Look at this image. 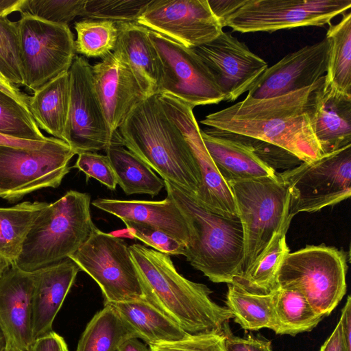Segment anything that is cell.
Returning <instances> with one entry per match:
<instances>
[{
  "label": "cell",
  "instance_id": "1",
  "mask_svg": "<svg viewBox=\"0 0 351 351\" xmlns=\"http://www.w3.org/2000/svg\"><path fill=\"white\" fill-rule=\"evenodd\" d=\"M325 75L310 86L279 96L264 99L246 96L208 114L200 122L208 128L270 143L302 162L314 160L324 155L314 132V116Z\"/></svg>",
  "mask_w": 351,
  "mask_h": 351
},
{
  "label": "cell",
  "instance_id": "2",
  "mask_svg": "<svg viewBox=\"0 0 351 351\" xmlns=\"http://www.w3.org/2000/svg\"><path fill=\"white\" fill-rule=\"evenodd\" d=\"M145 300L189 334L221 331L233 318L210 298L205 285L186 279L171 257L141 244L129 245Z\"/></svg>",
  "mask_w": 351,
  "mask_h": 351
},
{
  "label": "cell",
  "instance_id": "3",
  "mask_svg": "<svg viewBox=\"0 0 351 351\" xmlns=\"http://www.w3.org/2000/svg\"><path fill=\"white\" fill-rule=\"evenodd\" d=\"M122 144L163 180L195 195L201 176L182 135L166 114L158 94L145 98L117 130Z\"/></svg>",
  "mask_w": 351,
  "mask_h": 351
},
{
  "label": "cell",
  "instance_id": "4",
  "mask_svg": "<svg viewBox=\"0 0 351 351\" xmlns=\"http://www.w3.org/2000/svg\"><path fill=\"white\" fill-rule=\"evenodd\" d=\"M167 196L178 207L189 232L184 256L210 281L231 284L241 271L243 235L239 218H228L201 206L189 193L164 180Z\"/></svg>",
  "mask_w": 351,
  "mask_h": 351
},
{
  "label": "cell",
  "instance_id": "5",
  "mask_svg": "<svg viewBox=\"0 0 351 351\" xmlns=\"http://www.w3.org/2000/svg\"><path fill=\"white\" fill-rule=\"evenodd\" d=\"M90 203L89 194L70 190L49 204L28 232L13 265L30 272L75 253L95 226Z\"/></svg>",
  "mask_w": 351,
  "mask_h": 351
},
{
  "label": "cell",
  "instance_id": "6",
  "mask_svg": "<svg viewBox=\"0 0 351 351\" xmlns=\"http://www.w3.org/2000/svg\"><path fill=\"white\" fill-rule=\"evenodd\" d=\"M228 184L243 229L241 276L266 252L277 234L285 227H289V196L278 173L273 178Z\"/></svg>",
  "mask_w": 351,
  "mask_h": 351
},
{
  "label": "cell",
  "instance_id": "7",
  "mask_svg": "<svg viewBox=\"0 0 351 351\" xmlns=\"http://www.w3.org/2000/svg\"><path fill=\"white\" fill-rule=\"evenodd\" d=\"M347 255L336 247L306 245L289 253L278 271L279 288L301 293L326 317L346 293Z\"/></svg>",
  "mask_w": 351,
  "mask_h": 351
},
{
  "label": "cell",
  "instance_id": "8",
  "mask_svg": "<svg viewBox=\"0 0 351 351\" xmlns=\"http://www.w3.org/2000/svg\"><path fill=\"white\" fill-rule=\"evenodd\" d=\"M289 196V217L335 205L351 195V145L278 173Z\"/></svg>",
  "mask_w": 351,
  "mask_h": 351
},
{
  "label": "cell",
  "instance_id": "9",
  "mask_svg": "<svg viewBox=\"0 0 351 351\" xmlns=\"http://www.w3.org/2000/svg\"><path fill=\"white\" fill-rule=\"evenodd\" d=\"M100 287L104 304L144 299L140 277L128 243L96 226L69 257Z\"/></svg>",
  "mask_w": 351,
  "mask_h": 351
},
{
  "label": "cell",
  "instance_id": "10",
  "mask_svg": "<svg viewBox=\"0 0 351 351\" xmlns=\"http://www.w3.org/2000/svg\"><path fill=\"white\" fill-rule=\"evenodd\" d=\"M75 154L58 138L43 149L0 145V197L13 203L38 190L58 187Z\"/></svg>",
  "mask_w": 351,
  "mask_h": 351
},
{
  "label": "cell",
  "instance_id": "11",
  "mask_svg": "<svg viewBox=\"0 0 351 351\" xmlns=\"http://www.w3.org/2000/svg\"><path fill=\"white\" fill-rule=\"evenodd\" d=\"M17 21L24 86L35 92L59 74L69 71L75 56L68 25L51 23L27 14Z\"/></svg>",
  "mask_w": 351,
  "mask_h": 351
},
{
  "label": "cell",
  "instance_id": "12",
  "mask_svg": "<svg viewBox=\"0 0 351 351\" xmlns=\"http://www.w3.org/2000/svg\"><path fill=\"white\" fill-rule=\"evenodd\" d=\"M351 8V0H241L221 22L241 33L331 24Z\"/></svg>",
  "mask_w": 351,
  "mask_h": 351
},
{
  "label": "cell",
  "instance_id": "13",
  "mask_svg": "<svg viewBox=\"0 0 351 351\" xmlns=\"http://www.w3.org/2000/svg\"><path fill=\"white\" fill-rule=\"evenodd\" d=\"M148 34L161 64L158 94L171 95L193 108L223 101L213 75L192 48L149 29Z\"/></svg>",
  "mask_w": 351,
  "mask_h": 351
},
{
  "label": "cell",
  "instance_id": "14",
  "mask_svg": "<svg viewBox=\"0 0 351 351\" xmlns=\"http://www.w3.org/2000/svg\"><path fill=\"white\" fill-rule=\"evenodd\" d=\"M69 73L70 106L64 141L77 155L123 145L119 134L110 132L94 89L88 61L75 55Z\"/></svg>",
  "mask_w": 351,
  "mask_h": 351
},
{
  "label": "cell",
  "instance_id": "15",
  "mask_svg": "<svg viewBox=\"0 0 351 351\" xmlns=\"http://www.w3.org/2000/svg\"><path fill=\"white\" fill-rule=\"evenodd\" d=\"M168 117L185 140L197 165L201 183L193 195L205 209L228 218H239L234 197L228 184L223 180L203 141L201 130L193 108L186 102L166 93L158 94Z\"/></svg>",
  "mask_w": 351,
  "mask_h": 351
},
{
  "label": "cell",
  "instance_id": "16",
  "mask_svg": "<svg viewBox=\"0 0 351 351\" xmlns=\"http://www.w3.org/2000/svg\"><path fill=\"white\" fill-rule=\"evenodd\" d=\"M136 23L187 48L206 44L223 31L208 0H152Z\"/></svg>",
  "mask_w": 351,
  "mask_h": 351
},
{
  "label": "cell",
  "instance_id": "17",
  "mask_svg": "<svg viewBox=\"0 0 351 351\" xmlns=\"http://www.w3.org/2000/svg\"><path fill=\"white\" fill-rule=\"evenodd\" d=\"M192 49L213 75L227 102L248 92L268 67L230 32L222 31L213 40Z\"/></svg>",
  "mask_w": 351,
  "mask_h": 351
},
{
  "label": "cell",
  "instance_id": "18",
  "mask_svg": "<svg viewBox=\"0 0 351 351\" xmlns=\"http://www.w3.org/2000/svg\"><path fill=\"white\" fill-rule=\"evenodd\" d=\"M330 47V39L326 36L287 54L267 67L247 96L269 98L313 85L326 73Z\"/></svg>",
  "mask_w": 351,
  "mask_h": 351
},
{
  "label": "cell",
  "instance_id": "19",
  "mask_svg": "<svg viewBox=\"0 0 351 351\" xmlns=\"http://www.w3.org/2000/svg\"><path fill=\"white\" fill-rule=\"evenodd\" d=\"M94 89L110 132L117 130L145 95L128 65L113 51L92 66Z\"/></svg>",
  "mask_w": 351,
  "mask_h": 351
},
{
  "label": "cell",
  "instance_id": "20",
  "mask_svg": "<svg viewBox=\"0 0 351 351\" xmlns=\"http://www.w3.org/2000/svg\"><path fill=\"white\" fill-rule=\"evenodd\" d=\"M34 271L11 265L0 276V328L5 337L27 351L34 341L32 330Z\"/></svg>",
  "mask_w": 351,
  "mask_h": 351
},
{
  "label": "cell",
  "instance_id": "21",
  "mask_svg": "<svg viewBox=\"0 0 351 351\" xmlns=\"http://www.w3.org/2000/svg\"><path fill=\"white\" fill-rule=\"evenodd\" d=\"M80 269L75 263L66 258L34 271L32 330L34 340L53 330L55 317Z\"/></svg>",
  "mask_w": 351,
  "mask_h": 351
},
{
  "label": "cell",
  "instance_id": "22",
  "mask_svg": "<svg viewBox=\"0 0 351 351\" xmlns=\"http://www.w3.org/2000/svg\"><path fill=\"white\" fill-rule=\"evenodd\" d=\"M95 207L123 221L143 223L158 228L184 244L189 241L186 221L175 202L168 196L160 201L121 200L98 198Z\"/></svg>",
  "mask_w": 351,
  "mask_h": 351
},
{
  "label": "cell",
  "instance_id": "23",
  "mask_svg": "<svg viewBox=\"0 0 351 351\" xmlns=\"http://www.w3.org/2000/svg\"><path fill=\"white\" fill-rule=\"evenodd\" d=\"M118 37L113 52L130 69L145 97L158 93L160 60L149 29L137 23L118 22Z\"/></svg>",
  "mask_w": 351,
  "mask_h": 351
},
{
  "label": "cell",
  "instance_id": "24",
  "mask_svg": "<svg viewBox=\"0 0 351 351\" xmlns=\"http://www.w3.org/2000/svg\"><path fill=\"white\" fill-rule=\"evenodd\" d=\"M204 145L219 172L228 183L273 178L278 172L261 160L248 147L222 130H201Z\"/></svg>",
  "mask_w": 351,
  "mask_h": 351
},
{
  "label": "cell",
  "instance_id": "25",
  "mask_svg": "<svg viewBox=\"0 0 351 351\" xmlns=\"http://www.w3.org/2000/svg\"><path fill=\"white\" fill-rule=\"evenodd\" d=\"M314 132L323 154L351 145V95L324 83L317 100Z\"/></svg>",
  "mask_w": 351,
  "mask_h": 351
},
{
  "label": "cell",
  "instance_id": "26",
  "mask_svg": "<svg viewBox=\"0 0 351 351\" xmlns=\"http://www.w3.org/2000/svg\"><path fill=\"white\" fill-rule=\"evenodd\" d=\"M69 106V71L51 79L29 97V111L39 128L64 141Z\"/></svg>",
  "mask_w": 351,
  "mask_h": 351
},
{
  "label": "cell",
  "instance_id": "27",
  "mask_svg": "<svg viewBox=\"0 0 351 351\" xmlns=\"http://www.w3.org/2000/svg\"><path fill=\"white\" fill-rule=\"evenodd\" d=\"M149 346L173 342L187 334L180 326L144 299L110 303Z\"/></svg>",
  "mask_w": 351,
  "mask_h": 351
},
{
  "label": "cell",
  "instance_id": "28",
  "mask_svg": "<svg viewBox=\"0 0 351 351\" xmlns=\"http://www.w3.org/2000/svg\"><path fill=\"white\" fill-rule=\"evenodd\" d=\"M131 338H138L136 331L110 304H104L87 324L75 351H119Z\"/></svg>",
  "mask_w": 351,
  "mask_h": 351
},
{
  "label": "cell",
  "instance_id": "29",
  "mask_svg": "<svg viewBox=\"0 0 351 351\" xmlns=\"http://www.w3.org/2000/svg\"><path fill=\"white\" fill-rule=\"evenodd\" d=\"M105 152L117 184L126 195L147 194L154 197L165 187L164 180L124 146L112 145Z\"/></svg>",
  "mask_w": 351,
  "mask_h": 351
},
{
  "label": "cell",
  "instance_id": "30",
  "mask_svg": "<svg viewBox=\"0 0 351 351\" xmlns=\"http://www.w3.org/2000/svg\"><path fill=\"white\" fill-rule=\"evenodd\" d=\"M276 291L258 295L249 293L235 285L228 284L226 308L232 314L234 322L243 329L269 328L276 332L278 328L275 310Z\"/></svg>",
  "mask_w": 351,
  "mask_h": 351
},
{
  "label": "cell",
  "instance_id": "31",
  "mask_svg": "<svg viewBox=\"0 0 351 351\" xmlns=\"http://www.w3.org/2000/svg\"><path fill=\"white\" fill-rule=\"evenodd\" d=\"M45 202H23L0 207V256L14 265L32 226L48 206Z\"/></svg>",
  "mask_w": 351,
  "mask_h": 351
},
{
  "label": "cell",
  "instance_id": "32",
  "mask_svg": "<svg viewBox=\"0 0 351 351\" xmlns=\"http://www.w3.org/2000/svg\"><path fill=\"white\" fill-rule=\"evenodd\" d=\"M289 228L285 227L280 232L266 252L245 274L234 278L231 284L258 295H267L278 290V271L283 260L290 253L286 241Z\"/></svg>",
  "mask_w": 351,
  "mask_h": 351
},
{
  "label": "cell",
  "instance_id": "33",
  "mask_svg": "<svg viewBox=\"0 0 351 351\" xmlns=\"http://www.w3.org/2000/svg\"><path fill=\"white\" fill-rule=\"evenodd\" d=\"M330 47L325 84L351 95V12L343 14L337 24H330L326 32Z\"/></svg>",
  "mask_w": 351,
  "mask_h": 351
},
{
  "label": "cell",
  "instance_id": "34",
  "mask_svg": "<svg viewBox=\"0 0 351 351\" xmlns=\"http://www.w3.org/2000/svg\"><path fill=\"white\" fill-rule=\"evenodd\" d=\"M275 310L278 335L311 331L324 318L317 313L306 298L293 289H280L276 292Z\"/></svg>",
  "mask_w": 351,
  "mask_h": 351
},
{
  "label": "cell",
  "instance_id": "35",
  "mask_svg": "<svg viewBox=\"0 0 351 351\" xmlns=\"http://www.w3.org/2000/svg\"><path fill=\"white\" fill-rule=\"evenodd\" d=\"M75 52L87 58H104L113 51L118 37L117 23L86 19L75 23Z\"/></svg>",
  "mask_w": 351,
  "mask_h": 351
},
{
  "label": "cell",
  "instance_id": "36",
  "mask_svg": "<svg viewBox=\"0 0 351 351\" xmlns=\"http://www.w3.org/2000/svg\"><path fill=\"white\" fill-rule=\"evenodd\" d=\"M0 134L12 138L47 141L32 115L19 102L0 90Z\"/></svg>",
  "mask_w": 351,
  "mask_h": 351
},
{
  "label": "cell",
  "instance_id": "37",
  "mask_svg": "<svg viewBox=\"0 0 351 351\" xmlns=\"http://www.w3.org/2000/svg\"><path fill=\"white\" fill-rule=\"evenodd\" d=\"M0 73L16 87L24 86L17 21L0 18Z\"/></svg>",
  "mask_w": 351,
  "mask_h": 351
},
{
  "label": "cell",
  "instance_id": "38",
  "mask_svg": "<svg viewBox=\"0 0 351 351\" xmlns=\"http://www.w3.org/2000/svg\"><path fill=\"white\" fill-rule=\"evenodd\" d=\"M151 1L86 0L83 16L115 23H136Z\"/></svg>",
  "mask_w": 351,
  "mask_h": 351
},
{
  "label": "cell",
  "instance_id": "39",
  "mask_svg": "<svg viewBox=\"0 0 351 351\" xmlns=\"http://www.w3.org/2000/svg\"><path fill=\"white\" fill-rule=\"evenodd\" d=\"M86 0H25L21 14L62 25L83 16Z\"/></svg>",
  "mask_w": 351,
  "mask_h": 351
},
{
  "label": "cell",
  "instance_id": "40",
  "mask_svg": "<svg viewBox=\"0 0 351 351\" xmlns=\"http://www.w3.org/2000/svg\"><path fill=\"white\" fill-rule=\"evenodd\" d=\"M223 132L230 138L248 147L261 160L276 171L277 169L286 171L302 162L291 152L270 143L227 131Z\"/></svg>",
  "mask_w": 351,
  "mask_h": 351
},
{
  "label": "cell",
  "instance_id": "41",
  "mask_svg": "<svg viewBox=\"0 0 351 351\" xmlns=\"http://www.w3.org/2000/svg\"><path fill=\"white\" fill-rule=\"evenodd\" d=\"M130 234L154 250L168 255H183L186 246L169 234L149 225L123 221Z\"/></svg>",
  "mask_w": 351,
  "mask_h": 351
},
{
  "label": "cell",
  "instance_id": "42",
  "mask_svg": "<svg viewBox=\"0 0 351 351\" xmlns=\"http://www.w3.org/2000/svg\"><path fill=\"white\" fill-rule=\"evenodd\" d=\"M226 334L223 330L187 334L181 340L149 346L150 351H226Z\"/></svg>",
  "mask_w": 351,
  "mask_h": 351
},
{
  "label": "cell",
  "instance_id": "43",
  "mask_svg": "<svg viewBox=\"0 0 351 351\" xmlns=\"http://www.w3.org/2000/svg\"><path fill=\"white\" fill-rule=\"evenodd\" d=\"M73 167L84 172L86 180L94 178L110 190L116 189V175L106 155L92 152L80 153Z\"/></svg>",
  "mask_w": 351,
  "mask_h": 351
},
{
  "label": "cell",
  "instance_id": "44",
  "mask_svg": "<svg viewBox=\"0 0 351 351\" xmlns=\"http://www.w3.org/2000/svg\"><path fill=\"white\" fill-rule=\"evenodd\" d=\"M226 334V351H272L271 341L255 338L252 336L240 337L233 335L228 323L223 327Z\"/></svg>",
  "mask_w": 351,
  "mask_h": 351
},
{
  "label": "cell",
  "instance_id": "45",
  "mask_svg": "<svg viewBox=\"0 0 351 351\" xmlns=\"http://www.w3.org/2000/svg\"><path fill=\"white\" fill-rule=\"evenodd\" d=\"M27 351H69L64 338L54 331L36 339Z\"/></svg>",
  "mask_w": 351,
  "mask_h": 351
},
{
  "label": "cell",
  "instance_id": "46",
  "mask_svg": "<svg viewBox=\"0 0 351 351\" xmlns=\"http://www.w3.org/2000/svg\"><path fill=\"white\" fill-rule=\"evenodd\" d=\"M56 140L57 138L55 137H51V138L47 141L23 140L10 137L0 134V145L26 149H43Z\"/></svg>",
  "mask_w": 351,
  "mask_h": 351
},
{
  "label": "cell",
  "instance_id": "47",
  "mask_svg": "<svg viewBox=\"0 0 351 351\" xmlns=\"http://www.w3.org/2000/svg\"><path fill=\"white\" fill-rule=\"evenodd\" d=\"M0 90L10 95L28 112L30 96L22 92L18 87L13 85L0 73Z\"/></svg>",
  "mask_w": 351,
  "mask_h": 351
},
{
  "label": "cell",
  "instance_id": "48",
  "mask_svg": "<svg viewBox=\"0 0 351 351\" xmlns=\"http://www.w3.org/2000/svg\"><path fill=\"white\" fill-rule=\"evenodd\" d=\"M347 351H351V298L348 296L339 319Z\"/></svg>",
  "mask_w": 351,
  "mask_h": 351
},
{
  "label": "cell",
  "instance_id": "49",
  "mask_svg": "<svg viewBox=\"0 0 351 351\" xmlns=\"http://www.w3.org/2000/svg\"><path fill=\"white\" fill-rule=\"evenodd\" d=\"M319 351H347L339 321L332 332L321 346Z\"/></svg>",
  "mask_w": 351,
  "mask_h": 351
},
{
  "label": "cell",
  "instance_id": "50",
  "mask_svg": "<svg viewBox=\"0 0 351 351\" xmlns=\"http://www.w3.org/2000/svg\"><path fill=\"white\" fill-rule=\"evenodd\" d=\"M25 0H0V18H6L9 14L21 11Z\"/></svg>",
  "mask_w": 351,
  "mask_h": 351
},
{
  "label": "cell",
  "instance_id": "51",
  "mask_svg": "<svg viewBox=\"0 0 351 351\" xmlns=\"http://www.w3.org/2000/svg\"><path fill=\"white\" fill-rule=\"evenodd\" d=\"M138 338H131L123 342L119 347V351H150Z\"/></svg>",
  "mask_w": 351,
  "mask_h": 351
},
{
  "label": "cell",
  "instance_id": "52",
  "mask_svg": "<svg viewBox=\"0 0 351 351\" xmlns=\"http://www.w3.org/2000/svg\"><path fill=\"white\" fill-rule=\"evenodd\" d=\"M12 265L9 261L3 257L0 256V276L3 274V272L8 269Z\"/></svg>",
  "mask_w": 351,
  "mask_h": 351
},
{
  "label": "cell",
  "instance_id": "53",
  "mask_svg": "<svg viewBox=\"0 0 351 351\" xmlns=\"http://www.w3.org/2000/svg\"><path fill=\"white\" fill-rule=\"evenodd\" d=\"M3 351H23L13 343L6 341L5 348Z\"/></svg>",
  "mask_w": 351,
  "mask_h": 351
},
{
  "label": "cell",
  "instance_id": "54",
  "mask_svg": "<svg viewBox=\"0 0 351 351\" xmlns=\"http://www.w3.org/2000/svg\"><path fill=\"white\" fill-rule=\"evenodd\" d=\"M6 345L5 337L0 328V351H3Z\"/></svg>",
  "mask_w": 351,
  "mask_h": 351
}]
</instances>
